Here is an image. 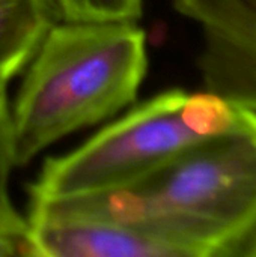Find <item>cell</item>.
<instances>
[{"instance_id":"1","label":"cell","mask_w":256,"mask_h":257,"mask_svg":"<svg viewBox=\"0 0 256 257\" xmlns=\"http://www.w3.org/2000/svg\"><path fill=\"white\" fill-rule=\"evenodd\" d=\"M9 105L15 166L133 105L148 72L143 29L131 20H62L41 39Z\"/></svg>"},{"instance_id":"2","label":"cell","mask_w":256,"mask_h":257,"mask_svg":"<svg viewBox=\"0 0 256 257\" xmlns=\"http://www.w3.org/2000/svg\"><path fill=\"white\" fill-rule=\"evenodd\" d=\"M237 117L234 102L208 90L157 93L74 151L48 158L29 196L65 197L134 185L198 143L229 131Z\"/></svg>"},{"instance_id":"3","label":"cell","mask_w":256,"mask_h":257,"mask_svg":"<svg viewBox=\"0 0 256 257\" xmlns=\"http://www.w3.org/2000/svg\"><path fill=\"white\" fill-rule=\"evenodd\" d=\"M122 190L169 221L196 257H232L256 227V111L240 107L229 131Z\"/></svg>"},{"instance_id":"4","label":"cell","mask_w":256,"mask_h":257,"mask_svg":"<svg viewBox=\"0 0 256 257\" xmlns=\"http://www.w3.org/2000/svg\"><path fill=\"white\" fill-rule=\"evenodd\" d=\"M202 36L205 90L256 111V0H172Z\"/></svg>"},{"instance_id":"5","label":"cell","mask_w":256,"mask_h":257,"mask_svg":"<svg viewBox=\"0 0 256 257\" xmlns=\"http://www.w3.org/2000/svg\"><path fill=\"white\" fill-rule=\"evenodd\" d=\"M57 20L51 0H0V84L24 71Z\"/></svg>"},{"instance_id":"6","label":"cell","mask_w":256,"mask_h":257,"mask_svg":"<svg viewBox=\"0 0 256 257\" xmlns=\"http://www.w3.org/2000/svg\"><path fill=\"white\" fill-rule=\"evenodd\" d=\"M6 86L0 84V257H35L27 215H23L9 191L15 166Z\"/></svg>"},{"instance_id":"7","label":"cell","mask_w":256,"mask_h":257,"mask_svg":"<svg viewBox=\"0 0 256 257\" xmlns=\"http://www.w3.org/2000/svg\"><path fill=\"white\" fill-rule=\"evenodd\" d=\"M62 20L139 21L143 0H51Z\"/></svg>"},{"instance_id":"8","label":"cell","mask_w":256,"mask_h":257,"mask_svg":"<svg viewBox=\"0 0 256 257\" xmlns=\"http://www.w3.org/2000/svg\"><path fill=\"white\" fill-rule=\"evenodd\" d=\"M234 256L256 257V227L238 244Z\"/></svg>"}]
</instances>
